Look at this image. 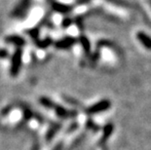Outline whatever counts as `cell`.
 <instances>
[{"instance_id": "obj_2", "label": "cell", "mask_w": 151, "mask_h": 150, "mask_svg": "<svg viewBox=\"0 0 151 150\" xmlns=\"http://www.w3.org/2000/svg\"><path fill=\"white\" fill-rule=\"evenodd\" d=\"M5 42L7 44H11L14 45L17 48H22L24 46L27 45V40L21 35L17 34H11L5 37Z\"/></svg>"}, {"instance_id": "obj_7", "label": "cell", "mask_w": 151, "mask_h": 150, "mask_svg": "<svg viewBox=\"0 0 151 150\" xmlns=\"http://www.w3.org/2000/svg\"><path fill=\"white\" fill-rule=\"evenodd\" d=\"M137 39L145 49L151 51V37L143 31H139L137 33Z\"/></svg>"}, {"instance_id": "obj_5", "label": "cell", "mask_w": 151, "mask_h": 150, "mask_svg": "<svg viewBox=\"0 0 151 150\" xmlns=\"http://www.w3.org/2000/svg\"><path fill=\"white\" fill-rule=\"evenodd\" d=\"M51 7H52V9L55 12L59 13V14H63V15L68 14V13L72 11V6L65 4V3H62V2H58V1H53L52 4H51Z\"/></svg>"}, {"instance_id": "obj_12", "label": "cell", "mask_w": 151, "mask_h": 150, "mask_svg": "<svg viewBox=\"0 0 151 150\" xmlns=\"http://www.w3.org/2000/svg\"><path fill=\"white\" fill-rule=\"evenodd\" d=\"M10 57V53L7 49H4V48H0V59L1 60H5L8 59Z\"/></svg>"}, {"instance_id": "obj_4", "label": "cell", "mask_w": 151, "mask_h": 150, "mask_svg": "<svg viewBox=\"0 0 151 150\" xmlns=\"http://www.w3.org/2000/svg\"><path fill=\"white\" fill-rule=\"evenodd\" d=\"M30 3H31V0H21L20 3L17 5V7L15 8L14 12H13V15L18 18L24 16L27 14V9L29 8Z\"/></svg>"}, {"instance_id": "obj_6", "label": "cell", "mask_w": 151, "mask_h": 150, "mask_svg": "<svg viewBox=\"0 0 151 150\" xmlns=\"http://www.w3.org/2000/svg\"><path fill=\"white\" fill-rule=\"evenodd\" d=\"M110 107V103L109 100H101L99 103H96L95 105H93L88 109L89 113H98V112H101L104 110H106Z\"/></svg>"}, {"instance_id": "obj_13", "label": "cell", "mask_w": 151, "mask_h": 150, "mask_svg": "<svg viewBox=\"0 0 151 150\" xmlns=\"http://www.w3.org/2000/svg\"><path fill=\"white\" fill-rule=\"evenodd\" d=\"M72 24V20L70 18H65L62 21V27L63 28H67L69 27L70 25Z\"/></svg>"}, {"instance_id": "obj_1", "label": "cell", "mask_w": 151, "mask_h": 150, "mask_svg": "<svg viewBox=\"0 0 151 150\" xmlns=\"http://www.w3.org/2000/svg\"><path fill=\"white\" fill-rule=\"evenodd\" d=\"M22 63V49L17 48L13 53L10 60V75L12 77H16L19 75Z\"/></svg>"}, {"instance_id": "obj_10", "label": "cell", "mask_w": 151, "mask_h": 150, "mask_svg": "<svg viewBox=\"0 0 151 150\" xmlns=\"http://www.w3.org/2000/svg\"><path fill=\"white\" fill-rule=\"evenodd\" d=\"M39 101H40V103L43 105V106L47 107V108H53V107L56 106V105H55V103H53V101L51 100L50 98H46V97L40 98Z\"/></svg>"}, {"instance_id": "obj_8", "label": "cell", "mask_w": 151, "mask_h": 150, "mask_svg": "<svg viewBox=\"0 0 151 150\" xmlns=\"http://www.w3.org/2000/svg\"><path fill=\"white\" fill-rule=\"evenodd\" d=\"M79 43L80 45L82 46V49L84 51V53L86 55H90L91 54V49H92V46H91V42H90L89 38L86 36V35H80L79 36Z\"/></svg>"}, {"instance_id": "obj_9", "label": "cell", "mask_w": 151, "mask_h": 150, "mask_svg": "<svg viewBox=\"0 0 151 150\" xmlns=\"http://www.w3.org/2000/svg\"><path fill=\"white\" fill-rule=\"evenodd\" d=\"M53 42L54 41L50 37H46L44 39H38L37 41H35V45L40 49H46V48L52 45Z\"/></svg>"}, {"instance_id": "obj_11", "label": "cell", "mask_w": 151, "mask_h": 150, "mask_svg": "<svg viewBox=\"0 0 151 150\" xmlns=\"http://www.w3.org/2000/svg\"><path fill=\"white\" fill-rule=\"evenodd\" d=\"M28 33H29L30 37L34 40V42L39 39V29L37 27H34L32 29L28 30Z\"/></svg>"}, {"instance_id": "obj_3", "label": "cell", "mask_w": 151, "mask_h": 150, "mask_svg": "<svg viewBox=\"0 0 151 150\" xmlns=\"http://www.w3.org/2000/svg\"><path fill=\"white\" fill-rule=\"evenodd\" d=\"M75 43H76V38L72 36H66L63 37V39H60L57 42H55V47L60 50H65L71 48Z\"/></svg>"}]
</instances>
